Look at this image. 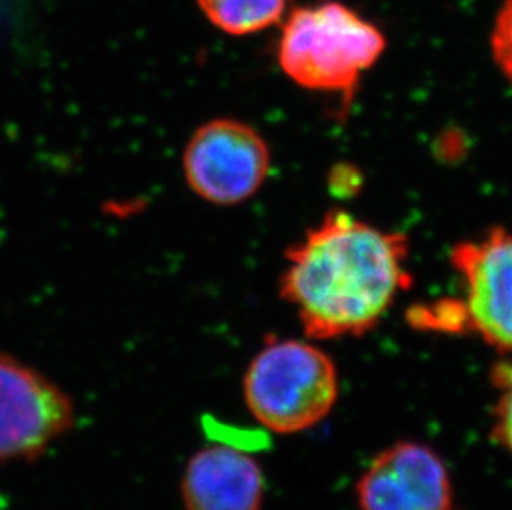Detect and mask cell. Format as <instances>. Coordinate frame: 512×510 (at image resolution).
Listing matches in <instances>:
<instances>
[{
	"instance_id": "3957f363",
	"label": "cell",
	"mask_w": 512,
	"mask_h": 510,
	"mask_svg": "<svg viewBox=\"0 0 512 510\" xmlns=\"http://www.w3.org/2000/svg\"><path fill=\"white\" fill-rule=\"evenodd\" d=\"M339 373L322 348L302 340H271L252 358L242 391L257 423L295 434L322 423L339 400Z\"/></svg>"
},
{
	"instance_id": "277c9868",
	"label": "cell",
	"mask_w": 512,
	"mask_h": 510,
	"mask_svg": "<svg viewBox=\"0 0 512 510\" xmlns=\"http://www.w3.org/2000/svg\"><path fill=\"white\" fill-rule=\"evenodd\" d=\"M269 171V145L254 126L241 120L206 121L184 146V181L199 199L214 206H237L254 198Z\"/></svg>"
},
{
	"instance_id": "ba28073f",
	"label": "cell",
	"mask_w": 512,
	"mask_h": 510,
	"mask_svg": "<svg viewBox=\"0 0 512 510\" xmlns=\"http://www.w3.org/2000/svg\"><path fill=\"white\" fill-rule=\"evenodd\" d=\"M184 510H261L266 476L236 446L213 444L193 454L181 479Z\"/></svg>"
},
{
	"instance_id": "7a4b0ae2",
	"label": "cell",
	"mask_w": 512,
	"mask_h": 510,
	"mask_svg": "<svg viewBox=\"0 0 512 510\" xmlns=\"http://www.w3.org/2000/svg\"><path fill=\"white\" fill-rule=\"evenodd\" d=\"M387 47L378 27L339 2L300 7L282 29L279 63L285 75L312 92L352 102L363 73Z\"/></svg>"
},
{
	"instance_id": "8992f818",
	"label": "cell",
	"mask_w": 512,
	"mask_h": 510,
	"mask_svg": "<svg viewBox=\"0 0 512 510\" xmlns=\"http://www.w3.org/2000/svg\"><path fill=\"white\" fill-rule=\"evenodd\" d=\"M463 284L466 330L504 357H512V232L493 227L451 249Z\"/></svg>"
},
{
	"instance_id": "52a82bcc",
	"label": "cell",
	"mask_w": 512,
	"mask_h": 510,
	"mask_svg": "<svg viewBox=\"0 0 512 510\" xmlns=\"http://www.w3.org/2000/svg\"><path fill=\"white\" fill-rule=\"evenodd\" d=\"M355 494L360 510H455L446 462L420 441H400L378 453Z\"/></svg>"
},
{
	"instance_id": "5b68a950",
	"label": "cell",
	"mask_w": 512,
	"mask_h": 510,
	"mask_svg": "<svg viewBox=\"0 0 512 510\" xmlns=\"http://www.w3.org/2000/svg\"><path fill=\"white\" fill-rule=\"evenodd\" d=\"M73 426L75 406L67 391L0 350V464L39 459Z\"/></svg>"
},
{
	"instance_id": "9c48e42d",
	"label": "cell",
	"mask_w": 512,
	"mask_h": 510,
	"mask_svg": "<svg viewBox=\"0 0 512 510\" xmlns=\"http://www.w3.org/2000/svg\"><path fill=\"white\" fill-rule=\"evenodd\" d=\"M287 0H198L206 19L229 35H251L282 19Z\"/></svg>"
},
{
	"instance_id": "6da1fadb",
	"label": "cell",
	"mask_w": 512,
	"mask_h": 510,
	"mask_svg": "<svg viewBox=\"0 0 512 510\" xmlns=\"http://www.w3.org/2000/svg\"><path fill=\"white\" fill-rule=\"evenodd\" d=\"M410 241L335 209L285 252L281 297L312 340L362 337L413 284Z\"/></svg>"
},
{
	"instance_id": "30bf717a",
	"label": "cell",
	"mask_w": 512,
	"mask_h": 510,
	"mask_svg": "<svg viewBox=\"0 0 512 510\" xmlns=\"http://www.w3.org/2000/svg\"><path fill=\"white\" fill-rule=\"evenodd\" d=\"M494 398L491 438L512 456V360L498 361L491 370Z\"/></svg>"
},
{
	"instance_id": "8fae6325",
	"label": "cell",
	"mask_w": 512,
	"mask_h": 510,
	"mask_svg": "<svg viewBox=\"0 0 512 510\" xmlns=\"http://www.w3.org/2000/svg\"><path fill=\"white\" fill-rule=\"evenodd\" d=\"M410 322L420 330L440 333H468L461 299H443L411 308Z\"/></svg>"
},
{
	"instance_id": "7c38bea8",
	"label": "cell",
	"mask_w": 512,
	"mask_h": 510,
	"mask_svg": "<svg viewBox=\"0 0 512 510\" xmlns=\"http://www.w3.org/2000/svg\"><path fill=\"white\" fill-rule=\"evenodd\" d=\"M491 50L499 70L512 83V0H506L499 10L491 34Z\"/></svg>"
}]
</instances>
